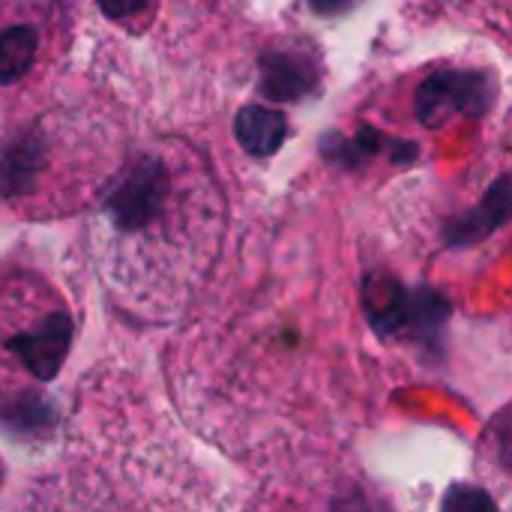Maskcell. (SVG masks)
<instances>
[{"label":"cell","mask_w":512,"mask_h":512,"mask_svg":"<svg viewBox=\"0 0 512 512\" xmlns=\"http://www.w3.org/2000/svg\"><path fill=\"white\" fill-rule=\"evenodd\" d=\"M0 480H3V468H0Z\"/></svg>","instance_id":"obj_10"},{"label":"cell","mask_w":512,"mask_h":512,"mask_svg":"<svg viewBox=\"0 0 512 512\" xmlns=\"http://www.w3.org/2000/svg\"><path fill=\"white\" fill-rule=\"evenodd\" d=\"M444 512H495V504L480 489H453L444 501Z\"/></svg>","instance_id":"obj_7"},{"label":"cell","mask_w":512,"mask_h":512,"mask_svg":"<svg viewBox=\"0 0 512 512\" xmlns=\"http://www.w3.org/2000/svg\"><path fill=\"white\" fill-rule=\"evenodd\" d=\"M147 6H150V0H99V9H102L111 21L135 18V15L144 12Z\"/></svg>","instance_id":"obj_8"},{"label":"cell","mask_w":512,"mask_h":512,"mask_svg":"<svg viewBox=\"0 0 512 512\" xmlns=\"http://www.w3.org/2000/svg\"><path fill=\"white\" fill-rule=\"evenodd\" d=\"M315 3V9H321V12H339L348 0H312Z\"/></svg>","instance_id":"obj_9"},{"label":"cell","mask_w":512,"mask_h":512,"mask_svg":"<svg viewBox=\"0 0 512 512\" xmlns=\"http://www.w3.org/2000/svg\"><path fill=\"white\" fill-rule=\"evenodd\" d=\"M279 504L294 512H393L378 498L372 483L348 468H321V477L309 480L306 495L297 492V501L285 495Z\"/></svg>","instance_id":"obj_4"},{"label":"cell","mask_w":512,"mask_h":512,"mask_svg":"<svg viewBox=\"0 0 512 512\" xmlns=\"http://www.w3.org/2000/svg\"><path fill=\"white\" fill-rule=\"evenodd\" d=\"M288 123L279 111L273 108H261V105H249L240 111L237 117V138L240 144L255 153V156H270L279 150V144L285 141Z\"/></svg>","instance_id":"obj_5"},{"label":"cell","mask_w":512,"mask_h":512,"mask_svg":"<svg viewBox=\"0 0 512 512\" xmlns=\"http://www.w3.org/2000/svg\"><path fill=\"white\" fill-rule=\"evenodd\" d=\"M6 512H120L111 486L81 462L33 483Z\"/></svg>","instance_id":"obj_3"},{"label":"cell","mask_w":512,"mask_h":512,"mask_svg":"<svg viewBox=\"0 0 512 512\" xmlns=\"http://www.w3.org/2000/svg\"><path fill=\"white\" fill-rule=\"evenodd\" d=\"M75 342V312L45 273L0 258V420L45 402Z\"/></svg>","instance_id":"obj_2"},{"label":"cell","mask_w":512,"mask_h":512,"mask_svg":"<svg viewBox=\"0 0 512 512\" xmlns=\"http://www.w3.org/2000/svg\"><path fill=\"white\" fill-rule=\"evenodd\" d=\"M33 51H36V36L30 27L6 30L0 36V84L21 78L33 63Z\"/></svg>","instance_id":"obj_6"},{"label":"cell","mask_w":512,"mask_h":512,"mask_svg":"<svg viewBox=\"0 0 512 512\" xmlns=\"http://www.w3.org/2000/svg\"><path fill=\"white\" fill-rule=\"evenodd\" d=\"M225 222L222 189L192 150L156 144L138 153L87 228L105 297L141 324L183 318L216 270Z\"/></svg>","instance_id":"obj_1"}]
</instances>
